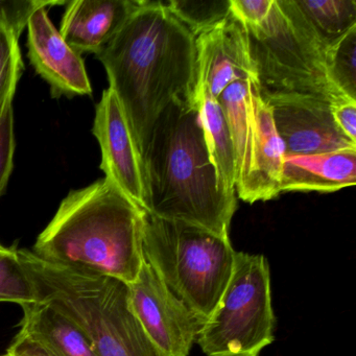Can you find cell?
Listing matches in <instances>:
<instances>
[{
    "label": "cell",
    "instance_id": "25",
    "mask_svg": "<svg viewBox=\"0 0 356 356\" xmlns=\"http://www.w3.org/2000/svg\"><path fill=\"white\" fill-rule=\"evenodd\" d=\"M13 108L0 122V197L5 193L14 166L15 153Z\"/></svg>",
    "mask_w": 356,
    "mask_h": 356
},
{
    "label": "cell",
    "instance_id": "20",
    "mask_svg": "<svg viewBox=\"0 0 356 356\" xmlns=\"http://www.w3.org/2000/svg\"><path fill=\"white\" fill-rule=\"evenodd\" d=\"M324 63L333 88L356 101V26L325 49Z\"/></svg>",
    "mask_w": 356,
    "mask_h": 356
},
{
    "label": "cell",
    "instance_id": "9",
    "mask_svg": "<svg viewBox=\"0 0 356 356\" xmlns=\"http://www.w3.org/2000/svg\"><path fill=\"white\" fill-rule=\"evenodd\" d=\"M285 155H314L356 149V143L341 132L330 111V102L298 95H264Z\"/></svg>",
    "mask_w": 356,
    "mask_h": 356
},
{
    "label": "cell",
    "instance_id": "7",
    "mask_svg": "<svg viewBox=\"0 0 356 356\" xmlns=\"http://www.w3.org/2000/svg\"><path fill=\"white\" fill-rule=\"evenodd\" d=\"M274 329L268 260L235 252L228 285L195 343L207 356H259L274 341Z\"/></svg>",
    "mask_w": 356,
    "mask_h": 356
},
{
    "label": "cell",
    "instance_id": "11",
    "mask_svg": "<svg viewBox=\"0 0 356 356\" xmlns=\"http://www.w3.org/2000/svg\"><path fill=\"white\" fill-rule=\"evenodd\" d=\"M29 59L37 74L49 85L54 99L92 95L82 56L67 44L40 8L28 22Z\"/></svg>",
    "mask_w": 356,
    "mask_h": 356
},
{
    "label": "cell",
    "instance_id": "8",
    "mask_svg": "<svg viewBox=\"0 0 356 356\" xmlns=\"http://www.w3.org/2000/svg\"><path fill=\"white\" fill-rule=\"evenodd\" d=\"M129 289L133 310L161 355H188L205 321L170 291L145 259Z\"/></svg>",
    "mask_w": 356,
    "mask_h": 356
},
{
    "label": "cell",
    "instance_id": "23",
    "mask_svg": "<svg viewBox=\"0 0 356 356\" xmlns=\"http://www.w3.org/2000/svg\"><path fill=\"white\" fill-rule=\"evenodd\" d=\"M164 3L195 37L222 22L231 13L230 0H170Z\"/></svg>",
    "mask_w": 356,
    "mask_h": 356
},
{
    "label": "cell",
    "instance_id": "28",
    "mask_svg": "<svg viewBox=\"0 0 356 356\" xmlns=\"http://www.w3.org/2000/svg\"><path fill=\"white\" fill-rule=\"evenodd\" d=\"M8 351L13 356H58L44 343L22 331L14 337Z\"/></svg>",
    "mask_w": 356,
    "mask_h": 356
},
{
    "label": "cell",
    "instance_id": "22",
    "mask_svg": "<svg viewBox=\"0 0 356 356\" xmlns=\"http://www.w3.org/2000/svg\"><path fill=\"white\" fill-rule=\"evenodd\" d=\"M0 302H12L20 306L38 302L32 279L20 260L17 248L0 251Z\"/></svg>",
    "mask_w": 356,
    "mask_h": 356
},
{
    "label": "cell",
    "instance_id": "6",
    "mask_svg": "<svg viewBox=\"0 0 356 356\" xmlns=\"http://www.w3.org/2000/svg\"><path fill=\"white\" fill-rule=\"evenodd\" d=\"M243 28L260 92L309 95L330 103L345 97L329 83L325 47L295 0H273L264 22Z\"/></svg>",
    "mask_w": 356,
    "mask_h": 356
},
{
    "label": "cell",
    "instance_id": "15",
    "mask_svg": "<svg viewBox=\"0 0 356 356\" xmlns=\"http://www.w3.org/2000/svg\"><path fill=\"white\" fill-rule=\"evenodd\" d=\"M356 183V149L285 155L280 191L335 193Z\"/></svg>",
    "mask_w": 356,
    "mask_h": 356
},
{
    "label": "cell",
    "instance_id": "12",
    "mask_svg": "<svg viewBox=\"0 0 356 356\" xmlns=\"http://www.w3.org/2000/svg\"><path fill=\"white\" fill-rule=\"evenodd\" d=\"M195 49V87H205L216 99L233 81L256 74L247 33L232 13L197 35Z\"/></svg>",
    "mask_w": 356,
    "mask_h": 356
},
{
    "label": "cell",
    "instance_id": "17",
    "mask_svg": "<svg viewBox=\"0 0 356 356\" xmlns=\"http://www.w3.org/2000/svg\"><path fill=\"white\" fill-rule=\"evenodd\" d=\"M256 74L241 76L230 83L218 97L232 139L235 158V191H238L250 170L253 143L252 84Z\"/></svg>",
    "mask_w": 356,
    "mask_h": 356
},
{
    "label": "cell",
    "instance_id": "30",
    "mask_svg": "<svg viewBox=\"0 0 356 356\" xmlns=\"http://www.w3.org/2000/svg\"><path fill=\"white\" fill-rule=\"evenodd\" d=\"M5 249H7V248L3 247V245H1V243H0V251H3V250H5Z\"/></svg>",
    "mask_w": 356,
    "mask_h": 356
},
{
    "label": "cell",
    "instance_id": "21",
    "mask_svg": "<svg viewBox=\"0 0 356 356\" xmlns=\"http://www.w3.org/2000/svg\"><path fill=\"white\" fill-rule=\"evenodd\" d=\"M19 38L0 22V122L13 108V99L24 72Z\"/></svg>",
    "mask_w": 356,
    "mask_h": 356
},
{
    "label": "cell",
    "instance_id": "24",
    "mask_svg": "<svg viewBox=\"0 0 356 356\" xmlns=\"http://www.w3.org/2000/svg\"><path fill=\"white\" fill-rule=\"evenodd\" d=\"M67 1L43 0H0V22L8 26L18 38L28 26L34 12L40 8L66 5Z\"/></svg>",
    "mask_w": 356,
    "mask_h": 356
},
{
    "label": "cell",
    "instance_id": "1",
    "mask_svg": "<svg viewBox=\"0 0 356 356\" xmlns=\"http://www.w3.org/2000/svg\"><path fill=\"white\" fill-rule=\"evenodd\" d=\"M97 58L126 114L143 162L162 112L179 99L193 103L195 35L164 1L138 0L134 11Z\"/></svg>",
    "mask_w": 356,
    "mask_h": 356
},
{
    "label": "cell",
    "instance_id": "13",
    "mask_svg": "<svg viewBox=\"0 0 356 356\" xmlns=\"http://www.w3.org/2000/svg\"><path fill=\"white\" fill-rule=\"evenodd\" d=\"M253 143L249 174L243 186L236 191L245 203L270 201L280 191L281 175L285 149L275 128L272 112L260 95L258 81L252 84Z\"/></svg>",
    "mask_w": 356,
    "mask_h": 356
},
{
    "label": "cell",
    "instance_id": "29",
    "mask_svg": "<svg viewBox=\"0 0 356 356\" xmlns=\"http://www.w3.org/2000/svg\"><path fill=\"white\" fill-rule=\"evenodd\" d=\"M0 356H13V355H12V354L10 353L9 351H7V353L3 354V355H0Z\"/></svg>",
    "mask_w": 356,
    "mask_h": 356
},
{
    "label": "cell",
    "instance_id": "3",
    "mask_svg": "<svg viewBox=\"0 0 356 356\" xmlns=\"http://www.w3.org/2000/svg\"><path fill=\"white\" fill-rule=\"evenodd\" d=\"M145 216L113 183L99 179L68 193L32 252L57 266L131 284L145 262Z\"/></svg>",
    "mask_w": 356,
    "mask_h": 356
},
{
    "label": "cell",
    "instance_id": "16",
    "mask_svg": "<svg viewBox=\"0 0 356 356\" xmlns=\"http://www.w3.org/2000/svg\"><path fill=\"white\" fill-rule=\"evenodd\" d=\"M20 331L44 343L58 356H97L82 329L47 302L22 305Z\"/></svg>",
    "mask_w": 356,
    "mask_h": 356
},
{
    "label": "cell",
    "instance_id": "27",
    "mask_svg": "<svg viewBox=\"0 0 356 356\" xmlns=\"http://www.w3.org/2000/svg\"><path fill=\"white\" fill-rule=\"evenodd\" d=\"M331 115L337 128L350 140L356 143V101L339 97L330 104Z\"/></svg>",
    "mask_w": 356,
    "mask_h": 356
},
{
    "label": "cell",
    "instance_id": "14",
    "mask_svg": "<svg viewBox=\"0 0 356 356\" xmlns=\"http://www.w3.org/2000/svg\"><path fill=\"white\" fill-rule=\"evenodd\" d=\"M138 0H74L66 3L60 33L79 55H99L112 40Z\"/></svg>",
    "mask_w": 356,
    "mask_h": 356
},
{
    "label": "cell",
    "instance_id": "5",
    "mask_svg": "<svg viewBox=\"0 0 356 356\" xmlns=\"http://www.w3.org/2000/svg\"><path fill=\"white\" fill-rule=\"evenodd\" d=\"M235 252L229 236L145 212V261L170 291L204 321L228 285Z\"/></svg>",
    "mask_w": 356,
    "mask_h": 356
},
{
    "label": "cell",
    "instance_id": "2",
    "mask_svg": "<svg viewBox=\"0 0 356 356\" xmlns=\"http://www.w3.org/2000/svg\"><path fill=\"white\" fill-rule=\"evenodd\" d=\"M149 210L229 236L236 197L218 185L199 110L179 99L158 118L143 159Z\"/></svg>",
    "mask_w": 356,
    "mask_h": 356
},
{
    "label": "cell",
    "instance_id": "26",
    "mask_svg": "<svg viewBox=\"0 0 356 356\" xmlns=\"http://www.w3.org/2000/svg\"><path fill=\"white\" fill-rule=\"evenodd\" d=\"M273 0H230L231 13L243 26H256L268 17Z\"/></svg>",
    "mask_w": 356,
    "mask_h": 356
},
{
    "label": "cell",
    "instance_id": "18",
    "mask_svg": "<svg viewBox=\"0 0 356 356\" xmlns=\"http://www.w3.org/2000/svg\"><path fill=\"white\" fill-rule=\"evenodd\" d=\"M193 103L199 110L220 188L227 195H235L234 149L224 112L205 87H195Z\"/></svg>",
    "mask_w": 356,
    "mask_h": 356
},
{
    "label": "cell",
    "instance_id": "4",
    "mask_svg": "<svg viewBox=\"0 0 356 356\" xmlns=\"http://www.w3.org/2000/svg\"><path fill=\"white\" fill-rule=\"evenodd\" d=\"M38 302L76 323L97 356H162L132 308L129 284L102 275L64 268L18 249Z\"/></svg>",
    "mask_w": 356,
    "mask_h": 356
},
{
    "label": "cell",
    "instance_id": "19",
    "mask_svg": "<svg viewBox=\"0 0 356 356\" xmlns=\"http://www.w3.org/2000/svg\"><path fill=\"white\" fill-rule=\"evenodd\" d=\"M323 47L356 26L355 0H295Z\"/></svg>",
    "mask_w": 356,
    "mask_h": 356
},
{
    "label": "cell",
    "instance_id": "10",
    "mask_svg": "<svg viewBox=\"0 0 356 356\" xmlns=\"http://www.w3.org/2000/svg\"><path fill=\"white\" fill-rule=\"evenodd\" d=\"M92 133L101 147V170L124 197L143 211L149 210L145 168L126 114L111 88L95 108Z\"/></svg>",
    "mask_w": 356,
    "mask_h": 356
}]
</instances>
